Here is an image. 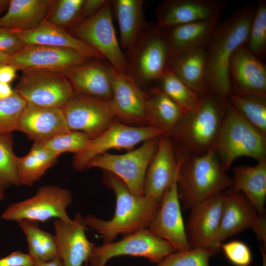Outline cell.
I'll return each instance as SVG.
<instances>
[{"instance_id":"d590c367","label":"cell","mask_w":266,"mask_h":266,"mask_svg":"<svg viewBox=\"0 0 266 266\" xmlns=\"http://www.w3.org/2000/svg\"><path fill=\"white\" fill-rule=\"evenodd\" d=\"M248 50L262 60L266 55V1L260 0L255 7L247 39Z\"/></svg>"},{"instance_id":"8992f818","label":"cell","mask_w":266,"mask_h":266,"mask_svg":"<svg viewBox=\"0 0 266 266\" xmlns=\"http://www.w3.org/2000/svg\"><path fill=\"white\" fill-rule=\"evenodd\" d=\"M171 54L160 29L145 24L133 48L126 54L127 73L140 86L156 83L167 68Z\"/></svg>"},{"instance_id":"603a6c76","label":"cell","mask_w":266,"mask_h":266,"mask_svg":"<svg viewBox=\"0 0 266 266\" xmlns=\"http://www.w3.org/2000/svg\"><path fill=\"white\" fill-rule=\"evenodd\" d=\"M102 61L93 59L64 72L76 93L111 100L114 70Z\"/></svg>"},{"instance_id":"44dd1931","label":"cell","mask_w":266,"mask_h":266,"mask_svg":"<svg viewBox=\"0 0 266 266\" xmlns=\"http://www.w3.org/2000/svg\"><path fill=\"white\" fill-rule=\"evenodd\" d=\"M87 227L81 213L69 222L58 219L54 221L55 236L64 266H81L88 260L96 245L87 238Z\"/></svg>"},{"instance_id":"83f0119b","label":"cell","mask_w":266,"mask_h":266,"mask_svg":"<svg viewBox=\"0 0 266 266\" xmlns=\"http://www.w3.org/2000/svg\"><path fill=\"white\" fill-rule=\"evenodd\" d=\"M205 49L171 54L168 63L174 74L200 97L207 91L205 85Z\"/></svg>"},{"instance_id":"30bf717a","label":"cell","mask_w":266,"mask_h":266,"mask_svg":"<svg viewBox=\"0 0 266 266\" xmlns=\"http://www.w3.org/2000/svg\"><path fill=\"white\" fill-rule=\"evenodd\" d=\"M174 251L170 243L145 229L128 234L119 241L96 246L88 261L90 266H106L112 258L130 256L146 258L158 264Z\"/></svg>"},{"instance_id":"ab89813d","label":"cell","mask_w":266,"mask_h":266,"mask_svg":"<svg viewBox=\"0 0 266 266\" xmlns=\"http://www.w3.org/2000/svg\"><path fill=\"white\" fill-rule=\"evenodd\" d=\"M27 104L15 90L11 96L0 99V134L17 131L20 117Z\"/></svg>"},{"instance_id":"8d00e7d4","label":"cell","mask_w":266,"mask_h":266,"mask_svg":"<svg viewBox=\"0 0 266 266\" xmlns=\"http://www.w3.org/2000/svg\"><path fill=\"white\" fill-rule=\"evenodd\" d=\"M84 0H52L44 21L65 29L79 24Z\"/></svg>"},{"instance_id":"d4e9b609","label":"cell","mask_w":266,"mask_h":266,"mask_svg":"<svg viewBox=\"0 0 266 266\" xmlns=\"http://www.w3.org/2000/svg\"><path fill=\"white\" fill-rule=\"evenodd\" d=\"M14 31L24 45H40L70 48L89 57L105 60L96 49L69 33L66 29L45 21L32 29Z\"/></svg>"},{"instance_id":"d6986e66","label":"cell","mask_w":266,"mask_h":266,"mask_svg":"<svg viewBox=\"0 0 266 266\" xmlns=\"http://www.w3.org/2000/svg\"><path fill=\"white\" fill-rule=\"evenodd\" d=\"M225 7L224 2L220 0H166L156 9V25L167 28L220 19Z\"/></svg>"},{"instance_id":"c3c4849f","label":"cell","mask_w":266,"mask_h":266,"mask_svg":"<svg viewBox=\"0 0 266 266\" xmlns=\"http://www.w3.org/2000/svg\"><path fill=\"white\" fill-rule=\"evenodd\" d=\"M34 266H64V265L61 257L59 256L50 261L35 263Z\"/></svg>"},{"instance_id":"816d5d0a","label":"cell","mask_w":266,"mask_h":266,"mask_svg":"<svg viewBox=\"0 0 266 266\" xmlns=\"http://www.w3.org/2000/svg\"><path fill=\"white\" fill-rule=\"evenodd\" d=\"M10 56L0 53V65L8 64Z\"/></svg>"},{"instance_id":"e0dca14e","label":"cell","mask_w":266,"mask_h":266,"mask_svg":"<svg viewBox=\"0 0 266 266\" xmlns=\"http://www.w3.org/2000/svg\"><path fill=\"white\" fill-rule=\"evenodd\" d=\"M176 179L164 192L159 209L147 228L152 234L170 243L175 251L191 249L182 215Z\"/></svg>"},{"instance_id":"6da1fadb","label":"cell","mask_w":266,"mask_h":266,"mask_svg":"<svg viewBox=\"0 0 266 266\" xmlns=\"http://www.w3.org/2000/svg\"><path fill=\"white\" fill-rule=\"evenodd\" d=\"M255 11L253 6H245L220 21L205 48L207 90L224 100L231 93V60L236 49L246 42Z\"/></svg>"},{"instance_id":"7bdbcfd3","label":"cell","mask_w":266,"mask_h":266,"mask_svg":"<svg viewBox=\"0 0 266 266\" xmlns=\"http://www.w3.org/2000/svg\"><path fill=\"white\" fill-rule=\"evenodd\" d=\"M24 46L14 31L0 27V53L11 56Z\"/></svg>"},{"instance_id":"52a82bcc","label":"cell","mask_w":266,"mask_h":266,"mask_svg":"<svg viewBox=\"0 0 266 266\" xmlns=\"http://www.w3.org/2000/svg\"><path fill=\"white\" fill-rule=\"evenodd\" d=\"M67 32L99 52L115 71L127 73L126 54L119 43L112 20V5L107 0L95 14Z\"/></svg>"},{"instance_id":"f1b7e54d","label":"cell","mask_w":266,"mask_h":266,"mask_svg":"<svg viewBox=\"0 0 266 266\" xmlns=\"http://www.w3.org/2000/svg\"><path fill=\"white\" fill-rule=\"evenodd\" d=\"M52 0H10L7 11L0 17V27L12 31L32 29L45 20Z\"/></svg>"},{"instance_id":"f907efd6","label":"cell","mask_w":266,"mask_h":266,"mask_svg":"<svg viewBox=\"0 0 266 266\" xmlns=\"http://www.w3.org/2000/svg\"><path fill=\"white\" fill-rule=\"evenodd\" d=\"M266 249L262 246H260V252L262 258V266H266Z\"/></svg>"},{"instance_id":"7dc6e473","label":"cell","mask_w":266,"mask_h":266,"mask_svg":"<svg viewBox=\"0 0 266 266\" xmlns=\"http://www.w3.org/2000/svg\"><path fill=\"white\" fill-rule=\"evenodd\" d=\"M14 92L10 84L0 82V99H3L11 96Z\"/></svg>"},{"instance_id":"7402d4cb","label":"cell","mask_w":266,"mask_h":266,"mask_svg":"<svg viewBox=\"0 0 266 266\" xmlns=\"http://www.w3.org/2000/svg\"><path fill=\"white\" fill-rule=\"evenodd\" d=\"M179 166V161L170 140L166 136H160L146 173L144 195L161 202L165 191L176 179Z\"/></svg>"},{"instance_id":"ba28073f","label":"cell","mask_w":266,"mask_h":266,"mask_svg":"<svg viewBox=\"0 0 266 266\" xmlns=\"http://www.w3.org/2000/svg\"><path fill=\"white\" fill-rule=\"evenodd\" d=\"M159 137L147 140L137 148L125 154H100L91 160L86 168H99L110 172L120 178L133 194L143 196L146 173Z\"/></svg>"},{"instance_id":"b9f144b4","label":"cell","mask_w":266,"mask_h":266,"mask_svg":"<svg viewBox=\"0 0 266 266\" xmlns=\"http://www.w3.org/2000/svg\"><path fill=\"white\" fill-rule=\"evenodd\" d=\"M221 249L229 261L235 266H249L252 254L249 247L239 240L222 243Z\"/></svg>"},{"instance_id":"1f68e13d","label":"cell","mask_w":266,"mask_h":266,"mask_svg":"<svg viewBox=\"0 0 266 266\" xmlns=\"http://www.w3.org/2000/svg\"><path fill=\"white\" fill-rule=\"evenodd\" d=\"M60 155L39 142H34L29 153L17 157V170L20 185L32 186L56 162Z\"/></svg>"},{"instance_id":"74e56055","label":"cell","mask_w":266,"mask_h":266,"mask_svg":"<svg viewBox=\"0 0 266 266\" xmlns=\"http://www.w3.org/2000/svg\"><path fill=\"white\" fill-rule=\"evenodd\" d=\"M13 144L11 133L0 134V186L3 188L20 185Z\"/></svg>"},{"instance_id":"277c9868","label":"cell","mask_w":266,"mask_h":266,"mask_svg":"<svg viewBox=\"0 0 266 266\" xmlns=\"http://www.w3.org/2000/svg\"><path fill=\"white\" fill-rule=\"evenodd\" d=\"M178 160V194L185 208L190 210L232 187V179L223 168L214 148L200 155Z\"/></svg>"},{"instance_id":"cb8c5ba5","label":"cell","mask_w":266,"mask_h":266,"mask_svg":"<svg viewBox=\"0 0 266 266\" xmlns=\"http://www.w3.org/2000/svg\"><path fill=\"white\" fill-rule=\"evenodd\" d=\"M17 131L34 142H41L70 131L62 108L28 103L20 117Z\"/></svg>"},{"instance_id":"f6af8a7d","label":"cell","mask_w":266,"mask_h":266,"mask_svg":"<svg viewBox=\"0 0 266 266\" xmlns=\"http://www.w3.org/2000/svg\"><path fill=\"white\" fill-rule=\"evenodd\" d=\"M106 1L107 0H84L79 24L95 14L102 7Z\"/></svg>"},{"instance_id":"4316f807","label":"cell","mask_w":266,"mask_h":266,"mask_svg":"<svg viewBox=\"0 0 266 266\" xmlns=\"http://www.w3.org/2000/svg\"><path fill=\"white\" fill-rule=\"evenodd\" d=\"M254 166H239L233 167V190L242 193L264 216L266 198V159Z\"/></svg>"},{"instance_id":"f35d334b","label":"cell","mask_w":266,"mask_h":266,"mask_svg":"<svg viewBox=\"0 0 266 266\" xmlns=\"http://www.w3.org/2000/svg\"><path fill=\"white\" fill-rule=\"evenodd\" d=\"M91 140V138L84 133L69 131L39 143L60 155L65 152L78 153L88 146Z\"/></svg>"},{"instance_id":"484cf974","label":"cell","mask_w":266,"mask_h":266,"mask_svg":"<svg viewBox=\"0 0 266 266\" xmlns=\"http://www.w3.org/2000/svg\"><path fill=\"white\" fill-rule=\"evenodd\" d=\"M220 19L200 21L160 29L171 54L205 49Z\"/></svg>"},{"instance_id":"836d02e7","label":"cell","mask_w":266,"mask_h":266,"mask_svg":"<svg viewBox=\"0 0 266 266\" xmlns=\"http://www.w3.org/2000/svg\"><path fill=\"white\" fill-rule=\"evenodd\" d=\"M157 87L173 101L185 113L196 110L200 103V97L190 89L167 67L156 82Z\"/></svg>"},{"instance_id":"7c38bea8","label":"cell","mask_w":266,"mask_h":266,"mask_svg":"<svg viewBox=\"0 0 266 266\" xmlns=\"http://www.w3.org/2000/svg\"><path fill=\"white\" fill-rule=\"evenodd\" d=\"M162 135L163 133L153 127L129 126L115 119L102 133L91 139L83 151L74 154L72 166L76 170H83L93 158L108 150H131L136 144Z\"/></svg>"},{"instance_id":"f546056e","label":"cell","mask_w":266,"mask_h":266,"mask_svg":"<svg viewBox=\"0 0 266 266\" xmlns=\"http://www.w3.org/2000/svg\"><path fill=\"white\" fill-rule=\"evenodd\" d=\"M111 1L119 27V43L127 54L133 48L145 25L143 11L144 1Z\"/></svg>"},{"instance_id":"e575fe53","label":"cell","mask_w":266,"mask_h":266,"mask_svg":"<svg viewBox=\"0 0 266 266\" xmlns=\"http://www.w3.org/2000/svg\"><path fill=\"white\" fill-rule=\"evenodd\" d=\"M227 100L245 120L266 136V97L231 93Z\"/></svg>"},{"instance_id":"f5cc1de1","label":"cell","mask_w":266,"mask_h":266,"mask_svg":"<svg viewBox=\"0 0 266 266\" xmlns=\"http://www.w3.org/2000/svg\"><path fill=\"white\" fill-rule=\"evenodd\" d=\"M4 198V188L0 186V201Z\"/></svg>"},{"instance_id":"bcb514c9","label":"cell","mask_w":266,"mask_h":266,"mask_svg":"<svg viewBox=\"0 0 266 266\" xmlns=\"http://www.w3.org/2000/svg\"><path fill=\"white\" fill-rule=\"evenodd\" d=\"M17 70L9 64L0 65V82L10 84L17 77Z\"/></svg>"},{"instance_id":"5bb4252c","label":"cell","mask_w":266,"mask_h":266,"mask_svg":"<svg viewBox=\"0 0 266 266\" xmlns=\"http://www.w3.org/2000/svg\"><path fill=\"white\" fill-rule=\"evenodd\" d=\"M224 192L190 209L185 229L191 248H202L216 253L221 249L219 236Z\"/></svg>"},{"instance_id":"ffe728a7","label":"cell","mask_w":266,"mask_h":266,"mask_svg":"<svg viewBox=\"0 0 266 266\" xmlns=\"http://www.w3.org/2000/svg\"><path fill=\"white\" fill-rule=\"evenodd\" d=\"M229 75L231 93L266 97V66L244 44L233 54Z\"/></svg>"},{"instance_id":"9c48e42d","label":"cell","mask_w":266,"mask_h":266,"mask_svg":"<svg viewBox=\"0 0 266 266\" xmlns=\"http://www.w3.org/2000/svg\"><path fill=\"white\" fill-rule=\"evenodd\" d=\"M72 201L71 194L68 190L53 185L43 186L32 197L9 204L0 218L7 221L28 220L37 222L56 218L69 222L71 219L66 208Z\"/></svg>"},{"instance_id":"4fadbf2b","label":"cell","mask_w":266,"mask_h":266,"mask_svg":"<svg viewBox=\"0 0 266 266\" xmlns=\"http://www.w3.org/2000/svg\"><path fill=\"white\" fill-rule=\"evenodd\" d=\"M93 59H96L70 48L28 45L10 56L8 64L22 72L44 71L64 73Z\"/></svg>"},{"instance_id":"d6a6232c","label":"cell","mask_w":266,"mask_h":266,"mask_svg":"<svg viewBox=\"0 0 266 266\" xmlns=\"http://www.w3.org/2000/svg\"><path fill=\"white\" fill-rule=\"evenodd\" d=\"M17 222L26 235L28 254L34 263L50 261L59 256L55 235L40 229L38 222L28 220Z\"/></svg>"},{"instance_id":"ac0fdd59","label":"cell","mask_w":266,"mask_h":266,"mask_svg":"<svg viewBox=\"0 0 266 266\" xmlns=\"http://www.w3.org/2000/svg\"><path fill=\"white\" fill-rule=\"evenodd\" d=\"M147 93L127 73L114 70L112 96L109 101L115 118L129 126L146 123Z\"/></svg>"},{"instance_id":"7a4b0ae2","label":"cell","mask_w":266,"mask_h":266,"mask_svg":"<svg viewBox=\"0 0 266 266\" xmlns=\"http://www.w3.org/2000/svg\"><path fill=\"white\" fill-rule=\"evenodd\" d=\"M102 181L115 194L116 207L108 220L89 214L85 217L87 227L101 234L103 243L113 242L119 234H130L147 229L157 213L160 202L146 196L133 194L115 174L103 170Z\"/></svg>"},{"instance_id":"681fc988","label":"cell","mask_w":266,"mask_h":266,"mask_svg":"<svg viewBox=\"0 0 266 266\" xmlns=\"http://www.w3.org/2000/svg\"><path fill=\"white\" fill-rule=\"evenodd\" d=\"M10 0H0V15L5 10H7Z\"/></svg>"},{"instance_id":"ee69618b","label":"cell","mask_w":266,"mask_h":266,"mask_svg":"<svg viewBox=\"0 0 266 266\" xmlns=\"http://www.w3.org/2000/svg\"><path fill=\"white\" fill-rule=\"evenodd\" d=\"M34 262L28 254L17 251L0 259V266H34Z\"/></svg>"},{"instance_id":"5b68a950","label":"cell","mask_w":266,"mask_h":266,"mask_svg":"<svg viewBox=\"0 0 266 266\" xmlns=\"http://www.w3.org/2000/svg\"><path fill=\"white\" fill-rule=\"evenodd\" d=\"M227 171L237 158L246 156L257 162L266 159V136L245 120L226 100V112L214 147Z\"/></svg>"},{"instance_id":"8fae6325","label":"cell","mask_w":266,"mask_h":266,"mask_svg":"<svg viewBox=\"0 0 266 266\" xmlns=\"http://www.w3.org/2000/svg\"><path fill=\"white\" fill-rule=\"evenodd\" d=\"M22 72L14 90L28 103L63 108L76 93L64 72Z\"/></svg>"},{"instance_id":"3957f363","label":"cell","mask_w":266,"mask_h":266,"mask_svg":"<svg viewBox=\"0 0 266 266\" xmlns=\"http://www.w3.org/2000/svg\"><path fill=\"white\" fill-rule=\"evenodd\" d=\"M226 101L207 92L200 96L197 109L184 114L166 136L177 159L200 155L214 148L225 117Z\"/></svg>"},{"instance_id":"4dcf8cb0","label":"cell","mask_w":266,"mask_h":266,"mask_svg":"<svg viewBox=\"0 0 266 266\" xmlns=\"http://www.w3.org/2000/svg\"><path fill=\"white\" fill-rule=\"evenodd\" d=\"M185 114L166 94L155 87L147 93V126L161 131L168 136Z\"/></svg>"},{"instance_id":"2e32d148","label":"cell","mask_w":266,"mask_h":266,"mask_svg":"<svg viewBox=\"0 0 266 266\" xmlns=\"http://www.w3.org/2000/svg\"><path fill=\"white\" fill-rule=\"evenodd\" d=\"M251 228L258 239L266 244V217L261 216L256 208L241 192L231 188L224 192L219 231L221 244L229 237Z\"/></svg>"},{"instance_id":"9a60e30c","label":"cell","mask_w":266,"mask_h":266,"mask_svg":"<svg viewBox=\"0 0 266 266\" xmlns=\"http://www.w3.org/2000/svg\"><path fill=\"white\" fill-rule=\"evenodd\" d=\"M62 109L69 129L84 133L91 139L102 133L115 119L109 101L77 93Z\"/></svg>"},{"instance_id":"60d3db41","label":"cell","mask_w":266,"mask_h":266,"mask_svg":"<svg viewBox=\"0 0 266 266\" xmlns=\"http://www.w3.org/2000/svg\"><path fill=\"white\" fill-rule=\"evenodd\" d=\"M216 253L202 248L174 251L154 266H210L209 260Z\"/></svg>"}]
</instances>
